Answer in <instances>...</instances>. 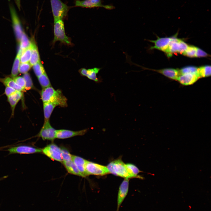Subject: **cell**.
<instances>
[{
  "instance_id": "1",
  "label": "cell",
  "mask_w": 211,
  "mask_h": 211,
  "mask_svg": "<svg viewBox=\"0 0 211 211\" xmlns=\"http://www.w3.org/2000/svg\"><path fill=\"white\" fill-rule=\"evenodd\" d=\"M40 95L43 103L50 102L62 107L67 106V99L59 89L56 90L52 86L42 89Z\"/></svg>"
},
{
  "instance_id": "2",
  "label": "cell",
  "mask_w": 211,
  "mask_h": 211,
  "mask_svg": "<svg viewBox=\"0 0 211 211\" xmlns=\"http://www.w3.org/2000/svg\"><path fill=\"white\" fill-rule=\"evenodd\" d=\"M110 173L115 175L129 179L135 178L129 172L126 164L120 159L110 162L107 166Z\"/></svg>"
},
{
  "instance_id": "3",
  "label": "cell",
  "mask_w": 211,
  "mask_h": 211,
  "mask_svg": "<svg viewBox=\"0 0 211 211\" xmlns=\"http://www.w3.org/2000/svg\"><path fill=\"white\" fill-rule=\"evenodd\" d=\"M54 22L62 20L67 14L69 8L60 0H50Z\"/></svg>"
},
{
  "instance_id": "4",
  "label": "cell",
  "mask_w": 211,
  "mask_h": 211,
  "mask_svg": "<svg viewBox=\"0 0 211 211\" xmlns=\"http://www.w3.org/2000/svg\"><path fill=\"white\" fill-rule=\"evenodd\" d=\"M54 43L59 41L65 44H71L69 38L66 35L62 20H60L54 22Z\"/></svg>"
},
{
  "instance_id": "5",
  "label": "cell",
  "mask_w": 211,
  "mask_h": 211,
  "mask_svg": "<svg viewBox=\"0 0 211 211\" xmlns=\"http://www.w3.org/2000/svg\"><path fill=\"white\" fill-rule=\"evenodd\" d=\"M188 45L183 40L175 37L172 38L168 48L165 52L169 56L175 52L182 53L186 50Z\"/></svg>"
},
{
  "instance_id": "6",
  "label": "cell",
  "mask_w": 211,
  "mask_h": 211,
  "mask_svg": "<svg viewBox=\"0 0 211 211\" xmlns=\"http://www.w3.org/2000/svg\"><path fill=\"white\" fill-rule=\"evenodd\" d=\"M85 168L88 175L103 176L109 173L107 166L86 160Z\"/></svg>"
},
{
  "instance_id": "7",
  "label": "cell",
  "mask_w": 211,
  "mask_h": 211,
  "mask_svg": "<svg viewBox=\"0 0 211 211\" xmlns=\"http://www.w3.org/2000/svg\"><path fill=\"white\" fill-rule=\"evenodd\" d=\"M42 152L51 159L60 162L63 161L61 149L54 144L48 145L42 149Z\"/></svg>"
},
{
  "instance_id": "8",
  "label": "cell",
  "mask_w": 211,
  "mask_h": 211,
  "mask_svg": "<svg viewBox=\"0 0 211 211\" xmlns=\"http://www.w3.org/2000/svg\"><path fill=\"white\" fill-rule=\"evenodd\" d=\"M56 130L50 125L49 120H45L44 124L38 135L43 140H54L56 138Z\"/></svg>"
},
{
  "instance_id": "9",
  "label": "cell",
  "mask_w": 211,
  "mask_h": 211,
  "mask_svg": "<svg viewBox=\"0 0 211 211\" xmlns=\"http://www.w3.org/2000/svg\"><path fill=\"white\" fill-rule=\"evenodd\" d=\"M75 5L76 6L87 8L102 7L109 10L115 8V7L112 5H104L102 4V0H77Z\"/></svg>"
},
{
  "instance_id": "10",
  "label": "cell",
  "mask_w": 211,
  "mask_h": 211,
  "mask_svg": "<svg viewBox=\"0 0 211 211\" xmlns=\"http://www.w3.org/2000/svg\"><path fill=\"white\" fill-rule=\"evenodd\" d=\"M10 10L14 32L17 40L19 42L23 33L21 23L14 7L10 6Z\"/></svg>"
},
{
  "instance_id": "11",
  "label": "cell",
  "mask_w": 211,
  "mask_h": 211,
  "mask_svg": "<svg viewBox=\"0 0 211 211\" xmlns=\"http://www.w3.org/2000/svg\"><path fill=\"white\" fill-rule=\"evenodd\" d=\"M129 186L128 179L125 178L120 185L118 193L116 211H119L120 206L128 193Z\"/></svg>"
},
{
  "instance_id": "12",
  "label": "cell",
  "mask_w": 211,
  "mask_h": 211,
  "mask_svg": "<svg viewBox=\"0 0 211 211\" xmlns=\"http://www.w3.org/2000/svg\"><path fill=\"white\" fill-rule=\"evenodd\" d=\"M7 150L9 154H30L39 153L42 152V149L30 146L22 145L12 147L9 148Z\"/></svg>"
},
{
  "instance_id": "13",
  "label": "cell",
  "mask_w": 211,
  "mask_h": 211,
  "mask_svg": "<svg viewBox=\"0 0 211 211\" xmlns=\"http://www.w3.org/2000/svg\"><path fill=\"white\" fill-rule=\"evenodd\" d=\"M87 131L86 129L78 131L65 129L57 130H56V138L64 139L76 136L83 135H84Z\"/></svg>"
},
{
  "instance_id": "14",
  "label": "cell",
  "mask_w": 211,
  "mask_h": 211,
  "mask_svg": "<svg viewBox=\"0 0 211 211\" xmlns=\"http://www.w3.org/2000/svg\"><path fill=\"white\" fill-rule=\"evenodd\" d=\"M200 78L199 73H188L180 75L177 80L182 85H189L194 84Z\"/></svg>"
},
{
  "instance_id": "15",
  "label": "cell",
  "mask_w": 211,
  "mask_h": 211,
  "mask_svg": "<svg viewBox=\"0 0 211 211\" xmlns=\"http://www.w3.org/2000/svg\"><path fill=\"white\" fill-rule=\"evenodd\" d=\"M172 39V38H158L155 40H149L154 43V45L151 47L150 49H157L165 52L167 49Z\"/></svg>"
},
{
  "instance_id": "16",
  "label": "cell",
  "mask_w": 211,
  "mask_h": 211,
  "mask_svg": "<svg viewBox=\"0 0 211 211\" xmlns=\"http://www.w3.org/2000/svg\"><path fill=\"white\" fill-rule=\"evenodd\" d=\"M101 69V68L98 67H94L88 69L85 68H82L79 70V72L82 76H86L89 79L98 83L101 82V80L98 77L97 74Z\"/></svg>"
},
{
  "instance_id": "17",
  "label": "cell",
  "mask_w": 211,
  "mask_h": 211,
  "mask_svg": "<svg viewBox=\"0 0 211 211\" xmlns=\"http://www.w3.org/2000/svg\"><path fill=\"white\" fill-rule=\"evenodd\" d=\"M72 159L81 176L85 177L88 176L85 168L86 160L81 157L73 155H72Z\"/></svg>"
},
{
  "instance_id": "18",
  "label": "cell",
  "mask_w": 211,
  "mask_h": 211,
  "mask_svg": "<svg viewBox=\"0 0 211 211\" xmlns=\"http://www.w3.org/2000/svg\"><path fill=\"white\" fill-rule=\"evenodd\" d=\"M23 96V94L22 92L17 91L12 95L7 97V101L10 106L12 111V116H13L16 106L22 98Z\"/></svg>"
},
{
  "instance_id": "19",
  "label": "cell",
  "mask_w": 211,
  "mask_h": 211,
  "mask_svg": "<svg viewBox=\"0 0 211 211\" xmlns=\"http://www.w3.org/2000/svg\"><path fill=\"white\" fill-rule=\"evenodd\" d=\"M156 71L169 78L174 80H177L180 75L179 70L173 68L164 69Z\"/></svg>"
},
{
  "instance_id": "20",
  "label": "cell",
  "mask_w": 211,
  "mask_h": 211,
  "mask_svg": "<svg viewBox=\"0 0 211 211\" xmlns=\"http://www.w3.org/2000/svg\"><path fill=\"white\" fill-rule=\"evenodd\" d=\"M32 51L29 63L32 66L40 61V55L37 47L35 41L32 40L31 41Z\"/></svg>"
},
{
  "instance_id": "21",
  "label": "cell",
  "mask_w": 211,
  "mask_h": 211,
  "mask_svg": "<svg viewBox=\"0 0 211 211\" xmlns=\"http://www.w3.org/2000/svg\"><path fill=\"white\" fill-rule=\"evenodd\" d=\"M0 82L2 83L6 87H12L17 91H24L22 88L18 86L11 77H6L4 78H0Z\"/></svg>"
},
{
  "instance_id": "22",
  "label": "cell",
  "mask_w": 211,
  "mask_h": 211,
  "mask_svg": "<svg viewBox=\"0 0 211 211\" xmlns=\"http://www.w3.org/2000/svg\"><path fill=\"white\" fill-rule=\"evenodd\" d=\"M23 50L19 49L14 60L12 67L11 76L13 78L17 76L19 73V68L20 64V57Z\"/></svg>"
},
{
  "instance_id": "23",
  "label": "cell",
  "mask_w": 211,
  "mask_h": 211,
  "mask_svg": "<svg viewBox=\"0 0 211 211\" xmlns=\"http://www.w3.org/2000/svg\"><path fill=\"white\" fill-rule=\"evenodd\" d=\"M43 103L45 120H49L53 111L57 106L54 103L50 102Z\"/></svg>"
},
{
  "instance_id": "24",
  "label": "cell",
  "mask_w": 211,
  "mask_h": 211,
  "mask_svg": "<svg viewBox=\"0 0 211 211\" xmlns=\"http://www.w3.org/2000/svg\"><path fill=\"white\" fill-rule=\"evenodd\" d=\"M62 162L69 173L81 176L80 173L72 160Z\"/></svg>"
},
{
  "instance_id": "25",
  "label": "cell",
  "mask_w": 211,
  "mask_h": 211,
  "mask_svg": "<svg viewBox=\"0 0 211 211\" xmlns=\"http://www.w3.org/2000/svg\"><path fill=\"white\" fill-rule=\"evenodd\" d=\"M32 51L31 45L23 50L20 57L21 63L28 62L30 60Z\"/></svg>"
},
{
  "instance_id": "26",
  "label": "cell",
  "mask_w": 211,
  "mask_h": 211,
  "mask_svg": "<svg viewBox=\"0 0 211 211\" xmlns=\"http://www.w3.org/2000/svg\"><path fill=\"white\" fill-rule=\"evenodd\" d=\"M38 78L39 82L42 89L51 86L49 79L46 73Z\"/></svg>"
},
{
  "instance_id": "27",
  "label": "cell",
  "mask_w": 211,
  "mask_h": 211,
  "mask_svg": "<svg viewBox=\"0 0 211 211\" xmlns=\"http://www.w3.org/2000/svg\"><path fill=\"white\" fill-rule=\"evenodd\" d=\"M19 49L22 50L30 46L31 42L28 39L26 34L23 32L20 41Z\"/></svg>"
},
{
  "instance_id": "28",
  "label": "cell",
  "mask_w": 211,
  "mask_h": 211,
  "mask_svg": "<svg viewBox=\"0 0 211 211\" xmlns=\"http://www.w3.org/2000/svg\"><path fill=\"white\" fill-rule=\"evenodd\" d=\"M33 66L34 73L37 77L46 73L44 67L40 61Z\"/></svg>"
},
{
  "instance_id": "29",
  "label": "cell",
  "mask_w": 211,
  "mask_h": 211,
  "mask_svg": "<svg viewBox=\"0 0 211 211\" xmlns=\"http://www.w3.org/2000/svg\"><path fill=\"white\" fill-rule=\"evenodd\" d=\"M198 73L200 78L208 77L211 75L210 66H205L199 68Z\"/></svg>"
},
{
  "instance_id": "30",
  "label": "cell",
  "mask_w": 211,
  "mask_h": 211,
  "mask_svg": "<svg viewBox=\"0 0 211 211\" xmlns=\"http://www.w3.org/2000/svg\"><path fill=\"white\" fill-rule=\"evenodd\" d=\"M199 68L194 66L185 67L179 70L180 75L188 73L196 74L198 73Z\"/></svg>"
},
{
  "instance_id": "31",
  "label": "cell",
  "mask_w": 211,
  "mask_h": 211,
  "mask_svg": "<svg viewBox=\"0 0 211 211\" xmlns=\"http://www.w3.org/2000/svg\"><path fill=\"white\" fill-rule=\"evenodd\" d=\"M126 165L130 173L135 178H142V177L138 176V174L140 172V171L135 165L131 164H126Z\"/></svg>"
},
{
  "instance_id": "32",
  "label": "cell",
  "mask_w": 211,
  "mask_h": 211,
  "mask_svg": "<svg viewBox=\"0 0 211 211\" xmlns=\"http://www.w3.org/2000/svg\"><path fill=\"white\" fill-rule=\"evenodd\" d=\"M25 81V90H29L33 89L34 86L31 78L28 73L24 74L23 76Z\"/></svg>"
},
{
  "instance_id": "33",
  "label": "cell",
  "mask_w": 211,
  "mask_h": 211,
  "mask_svg": "<svg viewBox=\"0 0 211 211\" xmlns=\"http://www.w3.org/2000/svg\"><path fill=\"white\" fill-rule=\"evenodd\" d=\"M196 47L193 46H188L187 49L182 54L190 57H196Z\"/></svg>"
},
{
  "instance_id": "34",
  "label": "cell",
  "mask_w": 211,
  "mask_h": 211,
  "mask_svg": "<svg viewBox=\"0 0 211 211\" xmlns=\"http://www.w3.org/2000/svg\"><path fill=\"white\" fill-rule=\"evenodd\" d=\"M32 66L29 62L20 64L19 68V72L25 74L27 73L30 69Z\"/></svg>"
},
{
  "instance_id": "35",
  "label": "cell",
  "mask_w": 211,
  "mask_h": 211,
  "mask_svg": "<svg viewBox=\"0 0 211 211\" xmlns=\"http://www.w3.org/2000/svg\"><path fill=\"white\" fill-rule=\"evenodd\" d=\"M13 79L16 83L22 88L24 91H25V81L23 77L17 76Z\"/></svg>"
},
{
  "instance_id": "36",
  "label": "cell",
  "mask_w": 211,
  "mask_h": 211,
  "mask_svg": "<svg viewBox=\"0 0 211 211\" xmlns=\"http://www.w3.org/2000/svg\"><path fill=\"white\" fill-rule=\"evenodd\" d=\"M62 155L63 158V161H68L72 160V155L66 148H61Z\"/></svg>"
},
{
  "instance_id": "37",
  "label": "cell",
  "mask_w": 211,
  "mask_h": 211,
  "mask_svg": "<svg viewBox=\"0 0 211 211\" xmlns=\"http://www.w3.org/2000/svg\"><path fill=\"white\" fill-rule=\"evenodd\" d=\"M17 91L10 87H6L4 91V94L7 97L12 95Z\"/></svg>"
},
{
  "instance_id": "38",
  "label": "cell",
  "mask_w": 211,
  "mask_h": 211,
  "mask_svg": "<svg viewBox=\"0 0 211 211\" xmlns=\"http://www.w3.org/2000/svg\"><path fill=\"white\" fill-rule=\"evenodd\" d=\"M207 55V54L205 51L198 47H196V57H205Z\"/></svg>"
},
{
  "instance_id": "39",
  "label": "cell",
  "mask_w": 211,
  "mask_h": 211,
  "mask_svg": "<svg viewBox=\"0 0 211 211\" xmlns=\"http://www.w3.org/2000/svg\"><path fill=\"white\" fill-rule=\"evenodd\" d=\"M8 0L9 1L10 0Z\"/></svg>"
}]
</instances>
